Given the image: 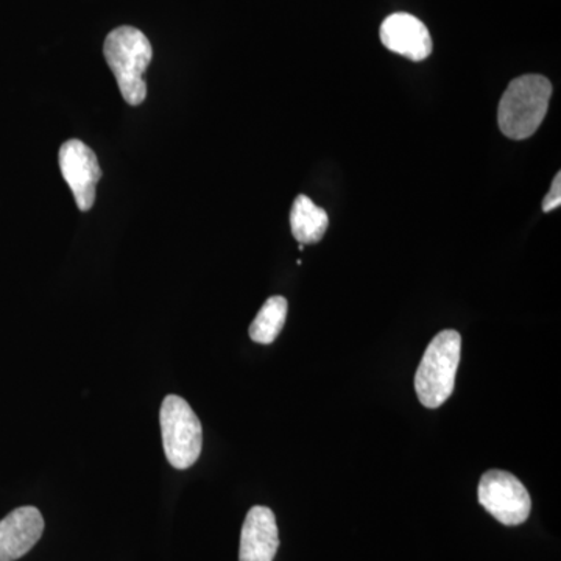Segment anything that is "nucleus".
Returning <instances> with one entry per match:
<instances>
[{
  "label": "nucleus",
  "instance_id": "nucleus-4",
  "mask_svg": "<svg viewBox=\"0 0 561 561\" xmlns=\"http://www.w3.org/2000/svg\"><path fill=\"white\" fill-rule=\"evenodd\" d=\"M160 423L162 446L169 463L176 470H187L202 454L201 420L186 400L169 394L161 404Z\"/></svg>",
  "mask_w": 561,
  "mask_h": 561
},
{
  "label": "nucleus",
  "instance_id": "nucleus-9",
  "mask_svg": "<svg viewBox=\"0 0 561 561\" xmlns=\"http://www.w3.org/2000/svg\"><path fill=\"white\" fill-rule=\"evenodd\" d=\"M279 548L278 524L268 507L251 508L243 523L239 561H273Z\"/></svg>",
  "mask_w": 561,
  "mask_h": 561
},
{
  "label": "nucleus",
  "instance_id": "nucleus-8",
  "mask_svg": "<svg viewBox=\"0 0 561 561\" xmlns=\"http://www.w3.org/2000/svg\"><path fill=\"white\" fill-rule=\"evenodd\" d=\"M44 531L36 507H20L0 522V561H16L31 552Z\"/></svg>",
  "mask_w": 561,
  "mask_h": 561
},
{
  "label": "nucleus",
  "instance_id": "nucleus-2",
  "mask_svg": "<svg viewBox=\"0 0 561 561\" xmlns=\"http://www.w3.org/2000/svg\"><path fill=\"white\" fill-rule=\"evenodd\" d=\"M103 54L116 77L124 101L133 106L146 101L147 84L144 72L153 58L149 38L138 28L124 25L106 36Z\"/></svg>",
  "mask_w": 561,
  "mask_h": 561
},
{
  "label": "nucleus",
  "instance_id": "nucleus-1",
  "mask_svg": "<svg viewBox=\"0 0 561 561\" xmlns=\"http://www.w3.org/2000/svg\"><path fill=\"white\" fill-rule=\"evenodd\" d=\"M552 98V83L546 77L527 73L508 84L500 103L497 122L507 138H530L540 128Z\"/></svg>",
  "mask_w": 561,
  "mask_h": 561
},
{
  "label": "nucleus",
  "instance_id": "nucleus-12",
  "mask_svg": "<svg viewBox=\"0 0 561 561\" xmlns=\"http://www.w3.org/2000/svg\"><path fill=\"white\" fill-rule=\"evenodd\" d=\"M561 205V175L557 173L556 179L552 181L551 191L546 195L542 201V210L551 213V210L559 209Z\"/></svg>",
  "mask_w": 561,
  "mask_h": 561
},
{
  "label": "nucleus",
  "instance_id": "nucleus-7",
  "mask_svg": "<svg viewBox=\"0 0 561 561\" xmlns=\"http://www.w3.org/2000/svg\"><path fill=\"white\" fill-rule=\"evenodd\" d=\"M383 46L412 61H423L432 54V38L426 25L409 13L390 14L379 28Z\"/></svg>",
  "mask_w": 561,
  "mask_h": 561
},
{
  "label": "nucleus",
  "instance_id": "nucleus-5",
  "mask_svg": "<svg viewBox=\"0 0 561 561\" xmlns=\"http://www.w3.org/2000/svg\"><path fill=\"white\" fill-rule=\"evenodd\" d=\"M478 494L482 507L504 526H519L529 518V491L511 472L486 471L479 482Z\"/></svg>",
  "mask_w": 561,
  "mask_h": 561
},
{
  "label": "nucleus",
  "instance_id": "nucleus-3",
  "mask_svg": "<svg viewBox=\"0 0 561 561\" xmlns=\"http://www.w3.org/2000/svg\"><path fill=\"white\" fill-rule=\"evenodd\" d=\"M461 337L454 330L435 335L424 351L415 375V390L424 408L438 409L448 401L456 386L459 368Z\"/></svg>",
  "mask_w": 561,
  "mask_h": 561
},
{
  "label": "nucleus",
  "instance_id": "nucleus-6",
  "mask_svg": "<svg viewBox=\"0 0 561 561\" xmlns=\"http://www.w3.org/2000/svg\"><path fill=\"white\" fill-rule=\"evenodd\" d=\"M62 179L72 191L77 208L87 213L95 202V186L102 179L101 165L94 151L79 139L68 140L60 149Z\"/></svg>",
  "mask_w": 561,
  "mask_h": 561
},
{
  "label": "nucleus",
  "instance_id": "nucleus-11",
  "mask_svg": "<svg viewBox=\"0 0 561 561\" xmlns=\"http://www.w3.org/2000/svg\"><path fill=\"white\" fill-rule=\"evenodd\" d=\"M287 300L284 297H272L262 306L256 319L250 327L251 341L261 345H271L283 331L287 317Z\"/></svg>",
  "mask_w": 561,
  "mask_h": 561
},
{
  "label": "nucleus",
  "instance_id": "nucleus-10",
  "mask_svg": "<svg viewBox=\"0 0 561 561\" xmlns=\"http://www.w3.org/2000/svg\"><path fill=\"white\" fill-rule=\"evenodd\" d=\"M330 225L327 210L317 206L306 195L295 198L290 210L291 234L301 245L320 242Z\"/></svg>",
  "mask_w": 561,
  "mask_h": 561
}]
</instances>
